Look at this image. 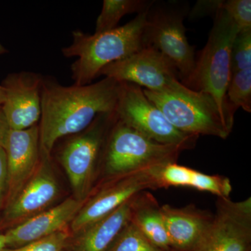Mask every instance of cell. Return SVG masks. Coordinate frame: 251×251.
I'll return each instance as SVG.
<instances>
[{
  "instance_id": "cell-21",
  "label": "cell",
  "mask_w": 251,
  "mask_h": 251,
  "mask_svg": "<svg viewBox=\"0 0 251 251\" xmlns=\"http://www.w3.org/2000/svg\"><path fill=\"white\" fill-rule=\"evenodd\" d=\"M229 103L236 110L251 112V68L232 73L227 91Z\"/></svg>"
},
{
  "instance_id": "cell-8",
  "label": "cell",
  "mask_w": 251,
  "mask_h": 251,
  "mask_svg": "<svg viewBox=\"0 0 251 251\" xmlns=\"http://www.w3.org/2000/svg\"><path fill=\"white\" fill-rule=\"evenodd\" d=\"M117 119L150 139L164 145L193 149L199 137L176 129L149 100L140 86L120 82L115 108Z\"/></svg>"
},
{
  "instance_id": "cell-5",
  "label": "cell",
  "mask_w": 251,
  "mask_h": 251,
  "mask_svg": "<svg viewBox=\"0 0 251 251\" xmlns=\"http://www.w3.org/2000/svg\"><path fill=\"white\" fill-rule=\"evenodd\" d=\"M143 91L170 123L182 133L225 140L232 132L225 123L215 100L205 92L191 90L179 80L159 92Z\"/></svg>"
},
{
  "instance_id": "cell-14",
  "label": "cell",
  "mask_w": 251,
  "mask_h": 251,
  "mask_svg": "<svg viewBox=\"0 0 251 251\" xmlns=\"http://www.w3.org/2000/svg\"><path fill=\"white\" fill-rule=\"evenodd\" d=\"M4 149L8 174L6 208L32 177L39 167L41 161L39 125L25 130L11 129Z\"/></svg>"
},
{
  "instance_id": "cell-30",
  "label": "cell",
  "mask_w": 251,
  "mask_h": 251,
  "mask_svg": "<svg viewBox=\"0 0 251 251\" xmlns=\"http://www.w3.org/2000/svg\"><path fill=\"white\" fill-rule=\"evenodd\" d=\"M7 52V51H6V50L4 49V46L0 44V54H4L5 52Z\"/></svg>"
},
{
  "instance_id": "cell-22",
  "label": "cell",
  "mask_w": 251,
  "mask_h": 251,
  "mask_svg": "<svg viewBox=\"0 0 251 251\" xmlns=\"http://www.w3.org/2000/svg\"><path fill=\"white\" fill-rule=\"evenodd\" d=\"M70 227L55 232L39 240L16 249H5L2 251H67L72 240Z\"/></svg>"
},
{
  "instance_id": "cell-16",
  "label": "cell",
  "mask_w": 251,
  "mask_h": 251,
  "mask_svg": "<svg viewBox=\"0 0 251 251\" xmlns=\"http://www.w3.org/2000/svg\"><path fill=\"white\" fill-rule=\"evenodd\" d=\"M161 209L173 251L193 250L207 230L214 216L194 205L177 208L164 204Z\"/></svg>"
},
{
  "instance_id": "cell-7",
  "label": "cell",
  "mask_w": 251,
  "mask_h": 251,
  "mask_svg": "<svg viewBox=\"0 0 251 251\" xmlns=\"http://www.w3.org/2000/svg\"><path fill=\"white\" fill-rule=\"evenodd\" d=\"M187 14L186 5L153 1L144 32L145 47L150 46L161 52L175 68L182 84L192 74L196 57L186 34L184 19Z\"/></svg>"
},
{
  "instance_id": "cell-28",
  "label": "cell",
  "mask_w": 251,
  "mask_h": 251,
  "mask_svg": "<svg viewBox=\"0 0 251 251\" xmlns=\"http://www.w3.org/2000/svg\"><path fill=\"white\" fill-rule=\"evenodd\" d=\"M6 249V239L4 233L0 234V251Z\"/></svg>"
},
{
  "instance_id": "cell-20",
  "label": "cell",
  "mask_w": 251,
  "mask_h": 251,
  "mask_svg": "<svg viewBox=\"0 0 251 251\" xmlns=\"http://www.w3.org/2000/svg\"><path fill=\"white\" fill-rule=\"evenodd\" d=\"M104 251H171L163 250L153 244L130 220Z\"/></svg>"
},
{
  "instance_id": "cell-24",
  "label": "cell",
  "mask_w": 251,
  "mask_h": 251,
  "mask_svg": "<svg viewBox=\"0 0 251 251\" xmlns=\"http://www.w3.org/2000/svg\"><path fill=\"white\" fill-rule=\"evenodd\" d=\"M221 7L228 14L239 30L251 29V0L221 1Z\"/></svg>"
},
{
  "instance_id": "cell-3",
  "label": "cell",
  "mask_w": 251,
  "mask_h": 251,
  "mask_svg": "<svg viewBox=\"0 0 251 251\" xmlns=\"http://www.w3.org/2000/svg\"><path fill=\"white\" fill-rule=\"evenodd\" d=\"M214 16L207 42L196 57L192 74L183 85L209 94L217 104L225 123L232 130L237 110L229 103L227 91L232 75V46L239 29L221 7V3Z\"/></svg>"
},
{
  "instance_id": "cell-9",
  "label": "cell",
  "mask_w": 251,
  "mask_h": 251,
  "mask_svg": "<svg viewBox=\"0 0 251 251\" xmlns=\"http://www.w3.org/2000/svg\"><path fill=\"white\" fill-rule=\"evenodd\" d=\"M218 198L210 226L191 251H251V198Z\"/></svg>"
},
{
  "instance_id": "cell-18",
  "label": "cell",
  "mask_w": 251,
  "mask_h": 251,
  "mask_svg": "<svg viewBox=\"0 0 251 251\" xmlns=\"http://www.w3.org/2000/svg\"><path fill=\"white\" fill-rule=\"evenodd\" d=\"M131 221L157 247L173 251L167 234L161 206L152 195L144 191L133 197Z\"/></svg>"
},
{
  "instance_id": "cell-12",
  "label": "cell",
  "mask_w": 251,
  "mask_h": 251,
  "mask_svg": "<svg viewBox=\"0 0 251 251\" xmlns=\"http://www.w3.org/2000/svg\"><path fill=\"white\" fill-rule=\"evenodd\" d=\"M99 75L154 92L166 90L174 81L179 80V74L171 63L150 46L109 64L100 71Z\"/></svg>"
},
{
  "instance_id": "cell-23",
  "label": "cell",
  "mask_w": 251,
  "mask_h": 251,
  "mask_svg": "<svg viewBox=\"0 0 251 251\" xmlns=\"http://www.w3.org/2000/svg\"><path fill=\"white\" fill-rule=\"evenodd\" d=\"M251 68V29L239 30L232 46L231 72Z\"/></svg>"
},
{
  "instance_id": "cell-31",
  "label": "cell",
  "mask_w": 251,
  "mask_h": 251,
  "mask_svg": "<svg viewBox=\"0 0 251 251\" xmlns=\"http://www.w3.org/2000/svg\"><path fill=\"white\" fill-rule=\"evenodd\" d=\"M69 251V250H68V251Z\"/></svg>"
},
{
  "instance_id": "cell-27",
  "label": "cell",
  "mask_w": 251,
  "mask_h": 251,
  "mask_svg": "<svg viewBox=\"0 0 251 251\" xmlns=\"http://www.w3.org/2000/svg\"><path fill=\"white\" fill-rule=\"evenodd\" d=\"M10 130H11V128H10L9 124H8L1 107H0V147L1 148H4Z\"/></svg>"
},
{
  "instance_id": "cell-17",
  "label": "cell",
  "mask_w": 251,
  "mask_h": 251,
  "mask_svg": "<svg viewBox=\"0 0 251 251\" xmlns=\"http://www.w3.org/2000/svg\"><path fill=\"white\" fill-rule=\"evenodd\" d=\"M73 234L69 251H104L131 220L132 201Z\"/></svg>"
},
{
  "instance_id": "cell-6",
  "label": "cell",
  "mask_w": 251,
  "mask_h": 251,
  "mask_svg": "<svg viewBox=\"0 0 251 251\" xmlns=\"http://www.w3.org/2000/svg\"><path fill=\"white\" fill-rule=\"evenodd\" d=\"M117 120L115 112L101 113L86 129L69 136L59 146L56 156L65 171L72 196L85 202L94 189L104 143Z\"/></svg>"
},
{
  "instance_id": "cell-13",
  "label": "cell",
  "mask_w": 251,
  "mask_h": 251,
  "mask_svg": "<svg viewBox=\"0 0 251 251\" xmlns=\"http://www.w3.org/2000/svg\"><path fill=\"white\" fill-rule=\"evenodd\" d=\"M43 78L35 73L9 74L3 81L4 100L1 109L11 130L27 129L40 120Z\"/></svg>"
},
{
  "instance_id": "cell-25",
  "label": "cell",
  "mask_w": 251,
  "mask_h": 251,
  "mask_svg": "<svg viewBox=\"0 0 251 251\" xmlns=\"http://www.w3.org/2000/svg\"><path fill=\"white\" fill-rule=\"evenodd\" d=\"M8 194V174L4 149L0 147V216L6 204Z\"/></svg>"
},
{
  "instance_id": "cell-11",
  "label": "cell",
  "mask_w": 251,
  "mask_h": 251,
  "mask_svg": "<svg viewBox=\"0 0 251 251\" xmlns=\"http://www.w3.org/2000/svg\"><path fill=\"white\" fill-rule=\"evenodd\" d=\"M153 168L99 184L71 223L69 227L72 235L116 210L138 193L145 190L157 189Z\"/></svg>"
},
{
  "instance_id": "cell-29",
  "label": "cell",
  "mask_w": 251,
  "mask_h": 251,
  "mask_svg": "<svg viewBox=\"0 0 251 251\" xmlns=\"http://www.w3.org/2000/svg\"><path fill=\"white\" fill-rule=\"evenodd\" d=\"M4 100V92L2 86L0 85V107H1Z\"/></svg>"
},
{
  "instance_id": "cell-15",
  "label": "cell",
  "mask_w": 251,
  "mask_h": 251,
  "mask_svg": "<svg viewBox=\"0 0 251 251\" xmlns=\"http://www.w3.org/2000/svg\"><path fill=\"white\" fill-rule=\"evenodd\" d=\"M85 202L71 196L39 215L4 232L6 249H16L70 226Z\"/></svg>"
},
{
  "instance_id": "cell-2",
  "label": "cell",
  "mask_w": 251,
  "mask_h": 251,
  "mask_svg": "<svg viewBox=\"0 0 251 251\" xmlns=\"http://www.w3.org/2000/svg\"><path fill=\"white\" fill-rule=\"evenodd\" d=\"M150 7L125 25L111 30L94 34L73 31L72 44L63 48L62 52L68 58L77 57L72 65L74 85L91 84L104 67L145 47L144 32Z\"/></svg>"
},
{
  "instance_id": "cell-19",
  "label": "cell",
  "mask_w": 251,
  "mask_h": 251,
  "mask_svg": "<svg viewBox=\"0 0 251 251\" xmlns=\"http://www.w3.org/2000/svg\"><path fill=\"white\" fill-rule=\"evenodd\" d=\"M153 1L148 0H104L101 11L96 23V34L111 30L126 15L140 14L148 9Z\"/></svg>"
},
{
  "instance_id": "cell-26",
  "label": "cell",
  "mask_w": 251,
  "mask_h": 251,
  "mask_svg": "<svg viewBox=\"0 0 251 251\" xmlns=\"http://www.w3.org/2000/svg\"><path fill=\"white\" fill-rule=\"evenodd\" d=\"M221 1H198L194 8V11L192 13L193 16L198 17L200 15L211 14L214 13L215 14L216 11L219 9Z\"/></svg>"
},
{
  "instance_id": "cell-1",
  "label": "cell",
  "mask_w": 251,
  "mask_h": 251,
  "mask_svg": "<svg viewBox=\"0 0 251 251\" xmlns=\"http://www.w3.org/2000/svg\"><path fill=\"white\" fill-rule=\"evenodd\" d=\"M120 87V82L109 77L72 86L44 77L38 125L41 154L52 156L59 140L86 129L100 114L115 112Z\"/></svg>"
},
{
  "instance_id": "cell-10",
  "label": "cell",
  "mask_w": 251,
  "mask_h": 251,
  "mask_svg": "<svg viewBox=\"0 0 251 251\" xmlns=\"http://www.w3.org/2000/svg\"><path fill=\"white\" fill-rule=\"evenodd\" d=\"M52 156L41 154L37 170L0 216V234L54 206L61 186L52 163Z\"/></svg>"
},
{
  "instance_id": "cell-4",
  "label": "cell",
  "mask_w": 251,
  "mask_h": 251,
  "mask_svg": "<svg viewBox=\"0 0 251 251\" xmlns=\"http://www.w3.org/2000/svg\"><path fill=\"white\" fill-rule=\"evenodd\" d=\"M184 150L178 145H164L150 139L117 117L102 150L99 172L103 178L100 184L163 163L176 162Z\"/></svg>"
}]
</instances>
